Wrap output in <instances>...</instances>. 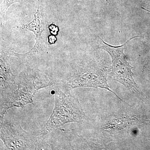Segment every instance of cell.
Returning <instances> with one entry per match:
<instances>
[{"label": "cell", "instance_id": "1", "mask_svg": "<svg viewBox=\"0 0 150 150\" xmlns=\"http://www.w3.org/2000/svg\"><path fill=\"white\" fill-rule=\"evenodd\" d=\"M53 84L45 73L38 69H28L22 72L19 76L17 89L1 97V119L11 108L23 107L32 103L37 91Z\"/></svg>", "mask_w": 150, "mask_h": 150}, {"label": "cell", "instance_id": "2", "mask_svg": "<svg viewBox=\"0 0 150 150\" xmlns=\"http://www.w3.org/2000/svg\"><path fill=\"white\" fill-rule=\"evenodd\" d=\"M55 98L53 112L42 130L43 135L67 123L82 122L85 117L77 98L67 96L58 88L55 91Z\"/></svg>", "mask_w": 150, "mask_h": 150}, {"label": "cell", "instance_id": "3", "mask_svg": "<svg viewBox=\"0 0 150 150\" xmlns=\"http://www.w3.org/2000/svg\"><path fill=\"white\" fill-rule=\"evenodd\" d=\"M131 38L121 46H114L105 42L101 38L98 37V47L106 51L112 59V70L110 73L112 79L124 85L135 93H140L139 87L134 81L133 67H131L126 59L124 53V47L126 43L135 38Z\"/></svg>", "mask_w": 150, "mask_h": 150}, {"label": "cell", "instance_id": "4", "mask_svg": "<svg viewBox=\"0 0 150 150\" xmlns=\"http://www.w3.org/2000/svg\"><path fill=\"white\" fill-rule=\"evenodd\" d=\"M1 139L8 150H36L37 147V139L16 121L1 122Z\"/></svg>", "mask_w": 150, "mask_h": 150}, {"label": "cell", "instance_id": "5", "mask_svg": "<svg viewBox=\"0 0 150 150\" xmlns=\"http://www.w3.org/2000/svg\"><path fill=\"white\" fill-rule=\"evenodd\" d=\"M88 68V69L82 70L69 78L68 80L69 86L73 88L86 87L106 89L121 99L109 89L107 83L106 78L108 72L112 69L111 67L106 66L105 64H99L98 66H91Z\"/></svg>", "mask_w": 150, "mask_h": 150}, {"label": "cell", "instance_id": "6", "mask_svg": "<svg viewBox=\"0 0 150 150\" xmlns=\"http://www.w3.org/2000/svg\"><path fill=\"white\" fill-rule=\"evenodd\" d=\"M38 2L37 12L33 15L34 18L29 23L23 25L22 27L24 30L32 31L35 34L36 41L35 45L27 53L20 54L12 51V56L19 57H27L36 55L42 50V48L46 43V38L42 35V33L45 30V23L42 15L39 11V0H38Z\"/></svg>", "mask_w": 150, "mask_h": 150}, {"label": "cell", "instance_id": "7", "mask_svg": "<svg viewBox=\"0 0 150 150\" xmlns=\"http://www.w3.org/2000/svg\"><path fill=\"white\" fill-rule=\"evenodd\" d=\"M0 69L1 93L12 87L15 82L16 79L15 76L11 71L8 63L1 53L0 58Z\"/></svg>", "mask_w": 150, "mask_h": 150}, {"label": "cell", "instance_id": "8", "mask_svg": "<svg viewBox=\"0 0 150 150\" xmlns=\"http://www.w3.org/2000/svg\"><path fill=\"white\" fill-rule=\"evenodd\" d=\"M21 0H1V14H2L3 18L8 9L15 3L20 2Z\"/></svg>", "mask_w": 150, "mask_h": 150}, {"label": "cell", "instance_id": "9", "mask_svg": "<svg viewBox=\"0 0 150 150\" xmlns=\"http://www.w3.org/2000/svg\"><path fill=\"white\" fill-rule=\"evenodd\" d=\"M49 31L51 35H58L59 32V27L56 25L51 24L48 27Z\"/></svg>", "mask_w": 150, "mask_h": 150}, {"label": "cell", "instance_id": "10", "mask_svg": "<svg viewBox=\"0 0 150 150\" xmlns=\"http://www.w3.org/2000/svg\"><path fill=\"white\" fill-rule=\"evenodd\" d=\"M57 38L56 35H51L48 36V42L50 45L54 44L56 43Z\"/></svg>", "mask_w": 150, "mask_h": 150}, {"label": "cell", "instance_id": "11", "mask_svg": "<svg viewBox=\"0 0 150 150\" xmlns=\"http://www.w3.org/2000/svg\"><path fill=\"white\" fill-rule=\"evenodd\" d=\"M105 1L107 2V3H108V0H105Z\"/></svg>", "mask_w": 150, "mask_h": 150}]
</instances>
